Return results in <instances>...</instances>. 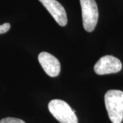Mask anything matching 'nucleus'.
<instances>
[{"instance_id": "1", "label": "nucleus", "mask_w": 123, "mask_h": 123, "mask_svg": "<svg viewBox=\"0 0 123 123\" xmlns=\"http://www.w3.org/2000/svg\"><path fill=\"white\" fill-rule=\"evenodd\" d=\"M105 104L112 123H122L123 120V92L111 90L105 95Z\"/></svg>"}, {"instance_id": "2", "label": "nucleus", "mask_w": 123, "mask_h": 123, "mask_svg": "<svg viewBox=\"0 0 123 123\" xmlns=\"http://www.w3.org/2000/svg\"><path fill=\"white\" fill-rule=\"evenodd\" d=\"M48 108L51 114L60 123H78L75 111L65 101L53 99L49 102Z\"/></svg>"}, {"instance_id": "3", "label": "nucleus", "mask_w": 123, "mask_h": 123, "mask_svg": "<svg viewBox=\"0 0 123 123\" xmlns=\"http://www.w3.org/2000/svg\"><path fill=\"white\" fill-rule=\"evenodd\" d=\"M83 25L85 30L92 32L97 26L98 10L95 0H80Z\"/></svg>"}, {"instance_id": "4", "label": "nucleus", "mask_w": 123, "mask_h": 123, "mask_svg": "<svg viewBox=\"0 0 123 123\" xmlns=\"http://www.w3.org/2000/svg\"><path fill=\"white\" fill-rule=\"evenodd\" d=\"M122 63L117 57L112 55H105L100 58L94 65V70L97 75H103L120 72Z\"/></svg>"}, {"instance_id": "5", "label": "nucleus", "mask_w": 123, "mask_h": 123, "mask_svg": "<svg viewBox=\"0 0 123 123\" xmlns=\"http://www.w3.org/2000/svg\"><path fill=\"white\" fill-rule=\"evenodd\" d=\"M51 14L55 21L60 25L65 26L67 24V15L65 9L57 0H39Z\"/></svg>"}, {"instance_id": "6", "label": "nucleus", "mask_w": 123, "mask_h": 123, "mask_svg": "<svg viewBox=\"0 0 123 123\" xmlns=\"http://www.w3.org/2000/svg\"><path fill=\"white\" fill-rule=\"evenodd\" d=\"M39 61L44 72L50 77H55L60 74L61 66L56 57L47 52H41L38 55Z\"/></svg>"}, {"instance_id": "7", "label": "nucleus", "mask_w": 123, "mask_h": 123, "mask_svg": "<svg viewBox=\"0 0 123 123\" xmlns=\"http://www.w3.org/2000/svg\"><path fill=\"white\" fill-rule=\"evenodd\" d=\"M0 123H25L23 120L21 119L16 118H11L8 117L5 118L1 119L0 120Z\"/></svg>"}, {"instance_id": "8", "label": "nucleus", "mask_w": 123, "mask_h": 123, "mask_svg": "<svg viewBox=\"0 0 123 123\" xmlns=\"http://www.w3.org/2000/svg\"><path fill=\"white\" fill-rule=\"evenodd\" d=\"M10 24L8 23H6L3 25H0V34L6 33L10 30Z\"/></svg>"}]
</instances>
